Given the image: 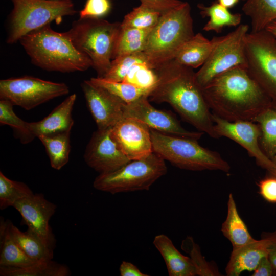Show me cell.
<instances>
[{"instance_id": "7dc6e473", "label": "cell", "mask_w": 276, "mask_h": 276, "mask_svg": "<svg viewBox=\"0 0 276 276\" xmlns=\"http://www.w3.org/2000/svg\"><path fill=\"white\" fill-rule=\"evenodd\" d=\"M54 1H60V0H54Z\"/></svg>"}, {"instance_id": "d6a6232c", "label": "cell", "mask_w": 276, "mask_h": 276, "mask_svg": "<svg viewBox=\"0 0 276 276\" xmlns=\"http://www.w3.org/2000/svg\"><path fill=\"white\" fill-rule=\"evenodd\" d=\"M34 193L25 183L11 180L0 172V209L4 210Z\"/></svg>"}, {"instance_id": "c3c4849f", "label": "cell", "mask_w": 276, "mask_h": 276, "mask_svg": "<svg viewBox=\"0 0 276 276\" xmlns=\"http://www.w3.org/2000/svg\"><path fill=\"white\" fill-rule=\"evenodd\" d=\"M243 1H246V0H243Z\"/></svg>"}, {"instance_id": "8992f818", "label": "cell", "mask_w": 276, "mask_h": 276, "mask_svg": "<svg viewBox=\"0 0 276 276\" xmlns=\"http://www.w3.org/2000/svg\"><path fill=\"white\" fill-rule=\"evenodd\" d=\"M153 152L165 160L191 171L220 170L228 173L231 167L216 151L200 145L197 140L165 134L150 129Z\"/></svg>"}, {"instance_id": "83f0119b", "label": "cell", "mask_w": 276, "mask_h": 276, "mask_svg": "<svg viewBox=\"0 0 276 276\" xmlns=\"http://www.w3.org/2000/svg\"><path fill=\"white\" fill-rule=\"evenodd\" d=\"M152 29L123 28L121 26L113 59L120 56L144 52Z\"/></svg>"}, {"instance_id": "d4e9b609", "label": "cell", "mask_w": 276, "mask_h": 276, "mask_svg": "<svg viewBox=\"0 0 276 276\" xmlns=\"http://www.w3.org/2000/svg\"><path fill=\"white\" fill-rule=\"evenodd\" d=\"M35 261L28 257L12 239L7 229L5 220L0 223V266L22 267L30 266Z\"/></svg>"}, {"instance_id": "4dcf8cb0", "label": "cell", "mask_w": 276, "mask_h": 276, "mask_svg": "<svg viewBox=\"0 0 276 276\" xmlns=\"http://www.w3.org/2000/svg\"><path fill=\"white\" fill-rule=\"evenodd\" d=\"M90 81L115 96L125 103L132 102L143 96H148L151 89H145L124 82H116L106 80L103 78H91Z\"/></svg>"}, {"instance_id": "ac0fdd59", "label": "cell", "mask_w": 276, "mask_h": 276, "mask_svg": "<svg viewBox=\"0 0 276 276\" xmlns=\"http://www.w3.org/2000/svg\"><path fill=\"white\" fill-rule=\"evenodd\" d=\"M261 239L240 247L233 249L225 268L228 276H239L243 271H252L261 260L268 255L269 247L272 242L270 233H264Z\"/></svg>"}, {"instance_id": "4316f807", "label": "cell", "mask_w": 276, "mask_h": 276, "mask_svg": "<svg viewBox=\"0 0 276 276\" xmlns=\"http://www.w3.org/2000/svg\"><path fill=\"white\" fill-rule=\"evenodd\" d=\"M253 122L258 124L261 129V148L271 159L276 155V101L272 100Z\"/></svg>"}, {"instance_id": "ab89813d", "label": "cell", "mask_w": 276, "mask_h": 276, "mask_svg": "<svg viewBox=\"0 0 276 276\" xmlns=\"http://www.w3.org/2000/svg\"><path fill=\"white\" fill-rule=\"evenodd\" d=\"M141 4L162 14L179 5L183 2L180 0H140Z\"/></svg>"}, {"instance_id": "7bdbcfd3", "label": "cell", "mask_w": 276, "mask_h": 276, "mask_svg": "<svg viewBox=\"0 0 276 276\" xmlns=\"http://www.w3.org/2000/svg\"><path fill=\"white\" fill-rule=\"evenodd\" d=\"M272 237V242L269 247L268 257L273 266L276 268V231L270 233Z\"/></svg>"}, {"instance_id": "8fae6325", "label": "cell", "mask_w": 276, "mask_h": 276, "mask_svg": "<svg viewBox=\"0 0 276 276\" xmlns=\"http://www.w3.org/2000/svg\"><path fill=\"white\" fill-rule=\"evenodd\" d=\"M68 86L26 76L0 81V98L29 110L54 98L67 95Z\"/></svg>"}, {"instance_id": "7402d4cb", "label": "cell", "mask_w": 276, "mask_h": 276, "mask_svg": "<svg viewBox=\"0 0 276 276\" xmlns=\"http://www.w3.org/2000/svg\"><path fill=\"white\" fill-rule=\"evenodd\" d=\"M8 232L26 254L35 261L52 260L53 249L30 231L22 232L11 221L5 220Z\"/></svg>"}, {"instance_id": "ffe728a7", "label": "cell", "mask_w": 276, "mask_h": 276, "mask_svg": "<svg viewBox=\"0 0 276 276\" xmlns=\"http://www.w3.org/2000/svg\"><path fill=\"white\" fill-rule=\"evenodd\" d=\"M153 244L163 258L169 276L197 275L190 258L182 254L167 236L156 235Z\"/></svg>"}, {"instance_id": "9a60e30c", "label": "cell", "mask_w": 276, "mask_h": 276, "mask_svg": "<svg viewBox=\"0 0 276 276\" xmlns=\"http://www.w3.org/2000/svg\"><path fill=\"white\" fill-rule=\"evenodd\" d=\"M13 207L21 215L27 230L54 250L56 240L49 221L55 213L56 205L46 199L42 194L36 193L18 201Z\"/></svg>"}, {"instance_id": "e575fe53", "label": "cell", "mask_w": 276, "mask_h": 276, "mask_svg": "<svg viewBox=\"0 0 276 276\" xmlns=\"http://www.w3.org/2000/svg\"><path fill=\"white\" fill-rule=\"evenodd\" d=\"M142 63L149 64L144 52L117 57L112 60L109 70L103 78L110 81L123 82L133 67Z\"/></svg>"}, {"instance_id": "d6986e66", "label": "cell", "mask_w": 276, "mask_h": 276, "mask_svg": "<svg viewBox=\"0 0 276 276\" xmlns=\"http://www.w3.org/2000/svg\"><path fill=\"white\" fill-rule=\"evenodd\" d=\"M76 98L75 94L70 95L42 120L28 122L33 136L36 138L41 135L71 132L74 123L72 111Z\"/></svg>"}, {"instance_id": "e0dca14e", "label": "cell", "mask_w": 276, "mask_h": 276, "mask_svg": "<svg viewBox=\"0 0 276 276\" xmlns=\"http://www.w3.org/2000/svg\"><path fill=\"white\" fill-rule=\"evenodd\" d=\"M112 133L130 160L143 158L153 152L150 129L137 120L123 117L112 127Z\"/></svg>"}, {"instance_id": "9c48e42d", "label": "cell", "mask_w": 276, "mask_h": 276, "mask_svg": "<svg viewBox=\"0 0 276 276\" xmlns=\"http://www.w3.org/2000/svg\"><path fill=\"white\" fill-rule=\"evenodd\" d=\"M248 26L240 24L224 36L214 37L211 40V53L198 71L196 80L201 88L213 79L230 70L243 67L247 69L245 52V38Z\"/></svg>"}, {"instance_id": "f35d334b", "label": "cell", "mask_w": 276, "mask_h": 276, "mask_svg": "<svg viewBox=\"0 0 276 276\" xmlns=\"http://www.w3.org/2000/svg\"><path fill=\"white\" fill-rule=\"evenodd\" d=\"M269 174L257 183L259 193L266 201L276 203V175Z\"/></svg>"}, {"instance_id": "bcb514c9", "label": "cell", "mask_w": 276, "mask_h": 276, "mask_svg": "<svg viewBox=\"0 0 276 276\" xmlns=\"http://www.w3.org/2000/svg\"><path fill=\"white\" fill-rule=\"evenodd\" d=\"M271 159L273 162V163L275 164L276 166V155L274 156L272 158H271Z\"/></svg>"}, {"instance_id": "1f68e13d", "label": "cell", "mask_w": 276, "mask_h": 276, "mask_svg": "<svg viewBox=\"0 0 276 276\" xmlns=\"http://www.w3.org/2000/svg\"><path fill=\"white\" fill-rule=\"evenodd\" d=\"M13 104L8 100H0V123L11 127L14 136L18 139L22 144L31 142L35 137L31 134L28 122L19 118L13 110Z\"/></svg>"}, {"instance_id": "7c38bea8", "label": "cell", "mask_w": 276, "mask_h": 276, "mask_svg": "<svg viewBox=\"0 0 276 276\" xmlns=\"http://www.w3.org/2000/svg\"><path fill=\"white\" fill-rule=\"evenodd\" d=\"M216 133L227 137L246 150L257 164L270 174L276 175V166L262 151L260 145L261 129L258 124L248 121L229 122L212 113Z\"/></svg>"}, {"instance_id": "3957f363", "label": "cell", "mask_w": 276, "mask_h": 276, "mask_svg": "<svg viewBox=\"0 0 276 276\" xmlns=\"http://www.w3.org/2000/svg\"><path fill=\"white\" fill-rule=\"evenodd\" d=\"M19 41L32 62L44 70L68 73L85 71L92 66L89 58L75 47L66 32H56L50 24Z\"/></svg>"}, {"instance_id": "f1b7e54d", "label": "cell", "mask_w": 276, "mask_h": 276, "mask_svg": "<svg viewBox=\"0 0 276 276\" xmlns=\"http://www.w3.org/2000/svg\"><path fill=\"white\" fill-rule=\"evenodd\" d=\"M68 268L52 260L38 261L26 267H15L0 266L1 276H67Z\"/></svg>"}, {"instance_id": "b9f144b4", "label": "cell", "mask_w": 276, "mask_h": 276, "mask_svg": "<svg viewBox=\"0 0 276 276\" xmlns=\"http://www.w3.org/2000/svg\"><path fill=\"white\" fill-rule=\"evenodd\" d=\"M121 276H148L143 273L133 264L130 262L123 261L119 267Z\"/></svg>"}, {"instance_id": "5b68a950", "label": "cell", "mask_w": 276, "mask_h": 276, "mask_svg": "<svg viewBox=\"0 0 276 276\" xmlns=\"http://www.w3.org/2000/svg\"><path fill=\"white\" fill-rule=\"evenodd\" d=\"M121 23L79 18L66 32L75 47L89 58L97 77L103 78L110 67Z\"/></svg>"}, {"instance_id": "6da1fadb", "label": "cell", "mask_w": 276, "mask_h": 276, "mask_svg": "<svg viewBox=\"0 0 276 276\" xmlns=\"http://www.w3.org/2000/svg\"><path fill=\"white\" fill-rule=\"evenodd\" d=\"M157 81L148 95L151 101L169 104L186 122L199 131L219 138L212 113L192 68L173 59L154 69Z\"/></svg>"}, {"instance_id": "836d02e7", "label": "cell", "mask_w": 276, "mask_h": 276, "mask_svg": "<svg viewBox=\"0 0 276 276\" xmlns=\"http://www.w3.org/2000/svg\"><path fill=\"white\" fill-rule=\"evenodd\" d=\"M162 14L160 12L141 4L124 16L121 26L140 29H153Z\"/></svg>"}, {"instance_id": "60d3db41", "label": "cell", "mask_w": 276, "mask_h": 276, "mask_svg": "<svg viewBox=\"0 0 276 276\" xmlns=\"http://www.w3.org/2000/svg\"><path fill=\"white\" fill-rule=\"evenodd\" d=\"M252 276H276V268L268 256L263 257L254 270Z\"/></svg>"}, {"instance_id": "4fadbf2b", "label": "cell", "mask_w": 276, "mask_h": 276, "mask_svg": "<svg viewBox=\"0 0 276 276\" xmlns=\"http://www.w3.org/2000/svg\"><path fill=\"white\" fill-rule=\"evenodd\" d=\"M148 98V96L145 95L132 102L125 103L124 117L137 120L150 129L167 134L198 140L204 134L200 131L186 130L172 113L155 108L150 104Z\"/></svg>"}, {"instance_id": "d590c367", "label": "cell", "mask_w": 276, "mask_h": 276, "mask_svg": "<svg viewBox=\"0 0 276 276\" xmlns=\"http://www.w3.org/2000/svg\"><path fill=\"white\" fill-rule=\"evenodd\" d=\"M181 247L188 253L195 268L196 274L199 276H219L216 265L208 262L202 255L199 246L191 236L187 237L181 243Z\"/></svg>"}, {"instance_id": "74e56055", "label": "cell", "mask_w": 276, "mask_h": 276, "mask_svg": "<svg viewBox=\"0 0 276 276\" xmlns=\"http://www.w3.org/2000/svg\"><path fill=\"white\" fill-rule=\"evenodd\" d=\"M110 0H87L84 8L80 11V18H102L111 9Z\"/></svg>"}, {"instance_id": "44dd1931", "label": "cell", "mask_w": 276, "mask_h": 276, "mask_svg": "<svg viewBox=\"0 0 276 276\" xmlns=\"http://www.w3.org/2000/svg\"><path fill=\"white\" fill-rule=\"evenodd\" d=\"M221 231L231 243L233 249L248 244L255 239L251 236L236 206L233 195L230 193L227 201V212Z\"/></svg>"}, {"instance_id": "7a4b0ae2", "label": "cell", "mask_w": 276, "mask_h": 276, "mask_svg": "<svg viewBox=\"0 0 276 276\" xmlns=\"http://www.w3.org/2000/svg\"><path fill=\"white\" fill-rule=\"evenodd\" d=\"M202 90L212 113L229 122H253L272 101L243 67L221 74Z\"/></svg>"}, {"instance_id": "f546056e", "label": "cell", "mask_w": 276, "mask_h": 276, "mask_svg": "<svg viewBox=\"0 0 276 276\" xmlns=\"http://www.w3.org/2000/svg\"><path fill=\"white\" fill-rule=\"evenodd\" d=\"M242 11L251 21V31L264 30L276 19V0H246Z\"/></svg>"}, {"instance_id": "8d00e7d4", "label": "cell", "mask_w": 276, "mask_h": 276, "mask_svg": "<svg viewBox=\"0 0 276 276\" xmlns=\"http://www.w3.org/2000/svg\"><path fill=\"white\" fill-rule=\"evenodd\" d=\"M157 81L154 69L148 63L135 64L123 82L129 83L139 87L152 89Z\"/></svg>"}, {"instance_id": "484cf974", "label": "cell", "mask_w": 276, "mask_h": 276, "mask_svg": "<svg viewBox=\"0 0 276 276\" xmlns=\"http://www.w3.org/2000/svg\"><path fill=\"white\" fill-rule=\"evenodd\" d=\"M71 132L39 135L38 138L45 147L51 167L60 170L68 162L71 151Z\"/></svg>"}, {"instance_id": "30bf717a", "label": "cell", "mask_w": 276, "mask_h": 276, "mask_svg": "<svg viewBox=\"0 0 276 276\" xmlns=\"http://www.w3.org/2000/svg\"><path fill=\"white\" fill-rule=\"evenodd\" d=\"M245 52L248 73L276 101V37L265 29L248 32Z\"/></svg>"}, {"instance_id": "cb8c5ba5", "label": "cell", "mask_w": 276, "mask_h": 276, "mask_svg": "<svg viewBox=\"0 0 276 276\" xmlns=\"http://www.w3.org/2000/svg\"><path fill=\"white\" fill-rule=\"evenodd\" d=\"M202 17H209V20L203 29L207 32L214 31L220 33L225 27H235L240 25L242 15L232 13L228 8L220 5L217 1L209 6L202 4L197 5Z\"/></svg>"}, {"instance_id": "603a6c76", "label": "cell", "mask_w": 276, "mask_h": 276, "mask_svg": "<svg viewBox=\"0 0 276 276\" xmlns=\"http://www.w3.org/2000/svg\"><path fill=\"white\" fill-rule=\"evenodd\" d=\"M212 47L211 41L198 33L183 44L174 59L181 65L196 68L205 63Z\"/></svg>"}, {"instance_id": "2e32d148", "label": "cell", "mask_w": 276, "mask_h": 276, "mask_svg": "<svg viewBox=\"0 0 276 276\" xmlns=\"http://www.w3.org/2000/svg\"><path fill=\"white\" fill-rule=\"evenodd\" d=\"M87 106L98 129L114 126L123 117L125 103L90 80L81 84Z\"/></svg>"}, {"instance_id": "52a82bcc", "label": "cell", "mask_w": 276, "mask_h": 276, "mask_svg": "<svg viewBox=\"0 0 276 276\" xmlns=\"http://www.w3.org/2000/svg\"><path fill=\"white\" fill-rule=\"evenodd\" d=\"M167 172L165 160L153 152L143 158L130 160L113 172L99 174L93 187L112 194L148 190Z\"/></svg>"}, {"instance_id": "f6af8a7d", "label": "cell", "mask_w": 276, "mask_h": 276, "mask_svg": "<svg viewBox=\"0 0 276 276\" xmlns=\"http://www.w3.org/2000/svg\"><path fill=\"white\" fill-rule=\"evenodd\" d=\"M265 29L276 37V19L269 23Z\"/></svg>"}, {"instance_id": "5bb4252c", "label": "cell", "mask_w": 276, "mask_h": 276, "mask_svg": "<svg viewBox=\"0 0 276 276\" xmlns=\"http://www.w3.org/2000/svg\"><path fill=\"white\" fill-rule=\"evenodd\" d=\"M112 127L97 129L84 153L86 164L99 174L113 172L130 161L114 139Z\"/></svg>"}, {"instance_id": "277c9868", "label": "cell", "mask_w": 276, "mask_h": 276, "mask_svg": "<svg viewBox=\"0 0 276 276\" xmlns=\"http://www.w3.org/2000/svg\"><path fill=\"white\" fill-rule=\"evenodd\" d=\"M194 35L191 7L188 2L163 13L151 31L144 51L153 69L174 59Z\"/></svg>"}, {"instance_id": "ee69618b", "label": "cell", "mask_w": 276, "mask_h": 276, "mask_svg": "<svg viewBox=\"0 0 276 276\" xmlns=\"http://www.w3.org/2000/svg\"><path fill=\"white\" fill-rule=\"evenodd\" d=\"M240 0H217L222 6L226 8H231L234 7Z\"/></svg>"}, {"instance_id": "ba28073f", "label": "cell", "mask_w": 276, "mask_h": 276, "mask_svg": "<svg viewBox=\"0 0 276 276\" xmlns=\"http://www.w3.org/2000/svg\"><path fill=\"white\" fill-rule=\"evenodd\" d=\"M13 9L9 18L7 43L12 44L29 33L52 21L61 22L65 16L77 12L71 0H11Z\"/></svg>"}]
</instances>
